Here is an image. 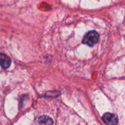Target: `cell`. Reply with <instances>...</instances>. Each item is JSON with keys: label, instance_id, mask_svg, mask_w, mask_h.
<instances>
[{"label": "cell", "instance_id": "1", "mask_svg": "<svg viewBox=\"0 0 125 125\" xmlns=\"http://www.w3.org/2000/svg\"><path fill=\"white\" fill-rule=\"evenodd\" d=\"M98 33L95 31H91L87 33L84 37L83 40V43L88 45L89 46H93L98 42L99 40Z\"/></svg>", "mask_w": 125, "mask_h": 125}, {"label": "cell", "instance_id": "2", "mask_svg": "<svg viewBox=\"0 0 125 125\" xmlns=\"http://www.w3.org/2000/svg\"><path fill=\"white\" fill-rule=\"evenodd\" d=\"M103 120L107 125H117L118 118L115 114L111 113H106L103 116Z\"/></svg>", "mask_w": 125, "mask_h": 125}, {"label": "cell", "instance_id": "3", "mask_svg": "<svg viewBox=\"0 0 125 125\" xmlns=\"http://www.w3.org/2000/svg\"><path fill=\"white\" fill-rule=\"evenodd\" d=\"M11 64V60L7 55L0 53V65L3 68H8Z\"/></svg>", "mask_w": 125, "mask_h": 125}, {"label": "cell", "instance_id": "4", "mask_svg": "<svg viewBox=\"0 0 125 125\" xmlns=\"http://www.w3.org/2000/svg\"><path fill=\"white\" fill-rule=\"evenodd\" d=\"M40 125H53V120L51 117L47 115L40 116L38 120Z\"/></svg>", "mask_w": 125, "mask_h": 125}]
</instances>
